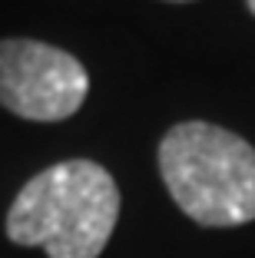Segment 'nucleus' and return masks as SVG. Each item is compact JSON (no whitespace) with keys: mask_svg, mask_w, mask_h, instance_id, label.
Here are the masks:
<instances>
[{"mask_svg":"<svg viewBox=\"0 0 255 258\" xmlns=\"http://www.w3.org/2000/svg\"><path fill=\"white\" fill-rule=\"evenodd\" d=\"M120 219V189L99 162L67 159L17 192L7 212L14 245H43L50 258H99Z\"/></svg>","mask_w":255,"mask_h":258,"instance_id":"1","label":"nucleus"},{"mask_svg":"<svg viewBox=\"0 0 255 258\" xmlns=\"http://www.w3.org/2000/svg\"><path fill=\"white\" fill-rule=\"evenodd\" d=\"M245 4H248V10H252V14H255V0H245Z\"/></svg>","mask_w":255,"mask_h":258,"instance_id":"4","label":"nucleus"},{"mask_svg":"<svg viewBox=\"0 0 255 258\" xmlns=\"http://www.w3.org/2000/svg\"><path fill=\"white\" fill-rule=\"evenodd\" d=\"M90 76L73 53L40 40H0V106L30 122H60L83 106Z\"/></svg>","mask_w":255,"mask_h":258,"instance_id":"3","label":"nucleus"},{"mask_svg":"<svg viewBox=\"0 0 255 258\" xmlns=\"http://www.w3.org/2000/svg\"><path fill=\"white\" fill-rule=\"evenodd\" d=\"M169 4H189V0H169Z\"/></svg>","mask_w":255,"mask_h":258,"instance_id":"5","label":"nucleus"},{"mask_svg":"<svg viewBox=\"0 0 255 258\" xmlns=\"http://www.w3.org/2000/svg\"><path fill=\"white\" fill-rule=\"evenodd\" d=\"M159 175L199 225L232 228L255 219V149L225 126L189 119L159 143Z\"/></svg>","mask_w":255,"mask_h":258,"instance_id":"2","label":"nucleus"}]
</instances>
